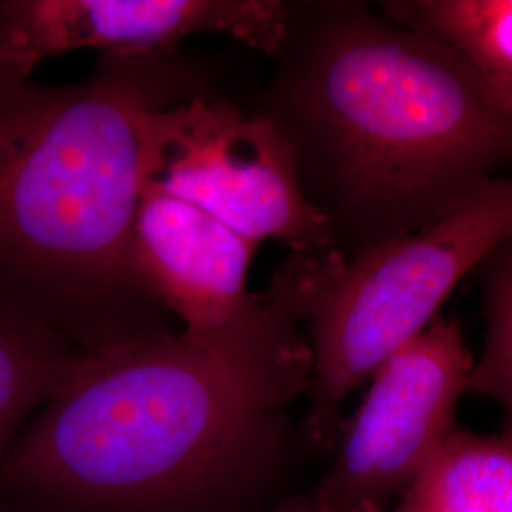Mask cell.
Instances as JSON below:
<instances>
[{
  "label": "cell",
  "mask_w": 512,
  "mask_h": 512,
  "mask_svg": "<svg viewBox=\"0 0 512 512\" xmlns=\"http://www.w3.org/2000/svg\"><path fill=\"white\" fill-rule=\"evenodd\" d=\"M272 61L249 103L344 262L512 175V116L463 55L368 2H289Z\"/></svg>",
  "instance_id": "cell-1"
},
{
  "label": "cell",
  "mask_w": 512,
  "mask_h": 512,
  "mask_svg": "<svg viewBox=\"0 0 512 512\" xmlns=\"http://www.w3.org/2000/svg\"><path fill=\"white\" fill-rule=\"evenodd\" d=\"M209 82L179 50L76 84L0 78V313L99 353L181 325L133 245L148 112Z\"/></svg>",
  "instance_id": "cell-2"
},
{
  "label": "cell",
  "mask_w": 512,
  "mask_h": 512,
  "mask_svg": "<svg viewBox=\"0 0 512 512\" xmlns=\"http://www.w3.org/2000/svg\"><path fill=\"white\" fill-rule=\"evenodd\" d=\"M264 241L289 255L334 253L274 128L211 82L150 110L133 228L143 274L198 344L260 382L306 395V332L268 294L247 289Z\"/></svg>",
  "instance_id": "cell-3"
},
{
  "label": "cell",
  "mask_w": 512,
  "mask_h": 512,
  "mask_svg": "<svg viewBox=\"0 0 512 512\" xmlns=\"http://www.w3.org/2000/svg\"><path fill=\"white\" fill-rule=\"evenodd\" d=\"M294 401L184 330L88 353L0 459V495L25 511H188L270 459Z\"/></svg>",
  "instance_id": "cell-4"
},
{
  "label": "cell",
  "mask_w": 512,
  "mask_h": 512,
  "mask_svg": "<svg viewBox=\"0 0 512 512\" xmlns=\"http://www.w3.org/2000/svg\"><path fill=\"white\" fill-rule=\"evenodd\" d=\"M512 236V175L478 188L446 217L351 262L289 255L264 293L293 315L311 349L304 427L317 444L342 431V404L437 319L442 304Z\"/></svg>",
  "instance_id": "cell-5"
},
{
  "label": "cell",
  "mask_w": 512,
  "mask_h": 512,
  "mask_svg": "<svg viewBox=\"0 0 512 512\" xmlns=\"http://www.w3.org/2000/svg\"><path fill=\"white\" fill-rule=\"evenodd\" d=\"M475 357L458 323L437 317L380 366L313 497V512H389L456 429Z\"/></svg>",
  "instance_id": "cell-6"
},
{
  "label": "cell",
  "mask_w": 512,
  "mask_h": 512,
  "mask_svg": "<svg viewBox=\"0 0 512 512\" xmlns=\"http://www.w3.org/2000/svg\"><path fill=\"white\" fill-rule=\"evenodd\" d=\"M283 0H0V78H31L74 50L173 52L219 33L272 57L287 27Z\"/></svg>",
  "instance_id": "cell-7"
},
{
  "label": "cell",
  "mask_w": 512,
  "mask_h": 512,
  "mask_svg": "<svg viewBox=\"0 0 512 512\" xmlns=\"http://www.w3.org/2000/svg\"><path fill=\"white\" fill-rule=\"evenodd\" d=\"M389 512H512V429H454Z\"/></svg>",
  "instance_id": "cell-8"
},
{
  "label": "cell",
  "mask_w": 512,
  "mask_h": 512,
  "mask_svg": "<svg viewBox=\"0 0 512 512\" xmlns=\"http://www.w3.org/2000/svg\"><path fill=\"white\" fill-rule=\"evenodd\" d=\"M380 10L450 44L512 116V0H387Z\"/></svg>",
  "instance_id": "cell-9"
},
{
  "label": "cell",
  "mask_w": 512,
  "mask_h": 512,
  "mask_svg": "<svg viewBox=\"0 0 512 512\" xmlns=\"http://www.w3.org/2000/svg\"><path fill=\"white\" fill-rule=\"evenodd\" d=\"M86 355L52 330L0 313V459Z\"/></svg>",
  "instance_id": "cell-10"
},
{
  "label": "cell",
  "mask_w": 512,
  "mask_h": 512,
  "mask_svg": "<svg viewBox=\"0 0 512 512\" xmlns=\"http://www.w3.org/2000/svg\"><path fill=\"white\" fill-rule=\"evenodd\" d=\"M475 274L486 336L469 391L499 404L512 420V236L482 260Z\"/></svg>",
  "instance_id": "cell-11"
},
{
  "label": "cell",
  "mask_w": 512,
  "mask_h": 512,
  "mask_svg": "<svg viewBox=\"0 0 512 512\" xmlns=\"http://www.w3.org/2000/svg\"><path fill=\"white\" fill-rule=\"evenodd\" d=\"M0 512H31L25 511L23 507H18L16 503H12V501H8V499H4V497H0Z\"/></svg>",
  "instance_id": "cell-12"
},
{
  "label": "cell",
  "mask_w": 512,
  "mask_h": 512,
  "mask_svg": "<svg viewBox=\"0 0 512 512\" xmlns=\"http://www.w3.org/2000/svg\"><path fill=\"white\" fill-rule=\"evenodd\" d=\"M311 512H313V509H311Z\"/></svg>",
  "instance_id": "cell-13"
}]
</instances>
